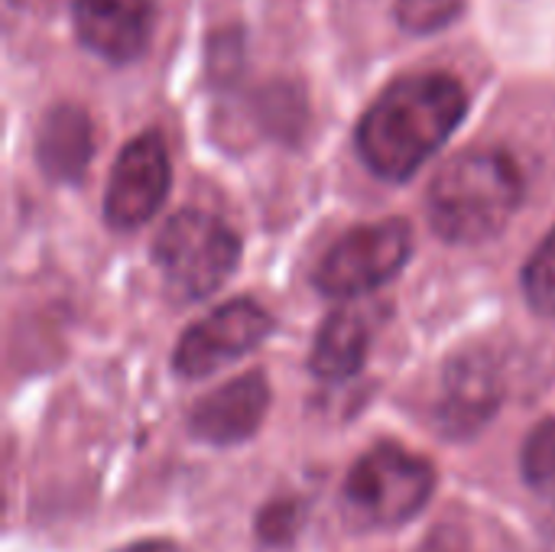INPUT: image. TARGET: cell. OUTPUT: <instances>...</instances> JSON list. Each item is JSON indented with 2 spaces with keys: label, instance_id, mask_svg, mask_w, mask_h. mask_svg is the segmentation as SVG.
<instances>
[{
  "label": "cell",
  "instance_id": "e0dca14e",
  "mask_svg": "<svg viewBox=\"0 0 555 552\" xmlns=\"http://www.w3.org/2000/svg\"><path fill=\"white\" fill-rule=\"evenodd\" d=\"M420 552H472L468 550V543H465V537L459 534V530H436Z\"/></svg>",
  "mask_w": 555,
  "mask_h": 552
},
{
  "label": "cell",
  "instance_id": "5bb4252c",
  "mask_svg": "<svg viewBox=\"0 0 555 552\" xmlns=\"http://www.w3.org/2000/svg\"><path fill=\"white\" fill-rule=\"evenodd\" d=\"M520 465H524V478L530 482V488L555 498V416L530 433Z\"/></svg>",
  "mask_w": 555,
  "mask_h": 552
},
{
  "label": "cell",
  "instance_id": "2e32d148",
  "mask_svg": "<svg viewBox=\"0 0 555 552\" xmlns=\"http://www.w3.org/2000/svg\"><path fill=\"white\" fill-rule=\"evenodd\" d=\"M302 524V508L296 501H273L257 517V537L263 543H286Z\"/></svg>",
  "mask_w": 555,
  "mask_h": 552
},
{
  "label": "cell",
  "instance_id": "8fae6325",
  "mask_svg": "<svg viewBox=\"0 0 555 552\" xmlns=\"http://www.w3.org/2000/svg\"><path fill=\"white\" fill-rule=\"evenodd\" d=\"M367 348H371L367 319L354 309H335L315 335L309 368L322 381H345L358 374V368L367 358Z\"/></svg>",
  "mask_w": 555,
  "mask_h": 552
},
{
  "label": "cell",
  "instance_id": "4fadbf2b",
  "mask_svg": "<svg viewBox=\"0 0 555 552\" xmlns=\"http://www.w3.org/2000/svg\"><path fill=\"white\" fill-rule=\"evenodd\" d=\"M524 293L540 316H555V228L524 267Z\"/></svg>",
  "mask_w": 555,
  "mask_h": 552
},
{
  "label": "cell",
  "instance_id": "6da1fadb",
  "mask_svg": "<svg viewBox=\"0 0 555 552\" xmlns=\"http://www.w3.org/2000/svg\"><path fill=\"white\" fill-rule=\"evenodd\" d=\"M465 111L468 91L455 75H400L361 114L354 133L358 153L374 176L403 182L455 133Z\"/></svg>",
  "mask_w": 555,
  "mask_h": 552
},
{
  "label": "cell",
  "instance_id": "ac0fdd59",
  "mask_svg": "<svg viewBox=\"0 0 555 552\" xmlns=\"http://www.w3.org/2000/svg\"><path fill=\"white\" fill-rule=\"evenodd\" d=\"M117 552H185L182 547L169 543V540H140V543H130V547H120Z\"/></svg>",
  "mask_w": 555,
  "mask_h": 552
},
{
  "label": "cell",
  "instance_id": "52a82bcc",
  "mask_svg": "<svg viewBox=\"0 0 555 552\" xmlns=\"http://www.w3.org/2000/svg\"><path fill=\"white\" fill-rule=\"evenodd\" d=\"M273 332V319L254 299H234L218 306L208 319L195 322L176 345L172 368L182 377H208L218 368L250 355Z\"/></svg>",
  "mask_w": 555,
  "mask_h": 552
},
{
  "label": "cell",
  "instance_id": "277c9868",
  "mask_svg": "<svg viewBox=\"0 0 555 552\" xmlns=\"http://www.w3.org/2000/svg\"><path fill=\"white\" fill-rule=\"evenodd\" d=\"M436 491V468L429 459L403 446H377L354 462L345 482L351 514L367 527L410 524Z\"/></svg>",
  "mask_w": 555,
  "mask_h": 552
},
{
  "label": "cell",
  "instance_id": "9a60e30c",
  "mask_svg": "<svg viewBox=\"0 0 555 552\" xmlns=\"http://www.w3.org/2000/svg\"><path fill=\"white\" fill-rule=\"evenodd\" d=\"M465 3L468 0H397L393 13H397V23L406 33L429 36V33H439V29L452 26L462 16Z\"/></svg>",
  "mask_w": 555,
  "mask_h": 552
},
{
  "label": "cell",
  "instance_id": "30bf717a",
  "mask_svg": "<svg viewBox=\"0 0 555 552\" xmlns=\"http://www.w3.org/2000/svg\"><path fill=\"white\" fill-rule=\"evenodd\" d=\"M94 153L91 117L81 104L59 101L46 107L36 127V163L52 182H81Z\"/></svg>",
  "mask_w": 555,
  "mask_h": 552
},
{
  "label": "cell",
  "instance_id": "3957f363",
  "mask_svg": "<svg viewBox=\"0 0 555 552\" xmlns=\"http://www.w3.org/2000/svg\"><path fill=\"white\" fill-rule=\"evenodd\" d=\"M237 257V234L221 218L195 208L172 215L153 244V260L166 290L185 303L211 296L234 273Z\"/></svg>",
  "mask_w": 555,
  "mask_h": 552
},
{
  "label": "cell",
  "instance_id": "8992f818",
  "mask_svg": "<svg viewBox=\"0 0 555 552\" xmlns=\"http://www.w3.org/2000/svg\"><path fill=\"white\" fill-rule=\"evenodd\" d=\"M172 185V163L166 140L156 130L137 133L114 159L107 192H104V218L114 231H133L146 224L166 202Z\"/></svg>",
  "mask_w": 555,
  "mask_h": 552
},
{
  "label": "cell",
  "instance_id": "9c48e42d",
  "mask_svg": "<svg viewBox=\"0 0 555 552\" xmlns=\"http://www.w3.org/2000/svg\"><path fill=\"white\" fill-rule=\"evenodd\" d=\"M270 407V384L260 371H250L244 377H234L231 384L218 387L211 397H205L192 416V436L211 446H237L250 439Z\"/></svg>",
  "mask_w": 555,
  "mask_h": 552
},
{
  "label": "cell",
  "instance_id": "5b68a950",
  "mask_svg": "<svg viewBox=\"0 0 555 552\" xmlns=\"http://www.w3.org/2000/svg\"><path fill=\"white\" fill-rule=\"evenodd\" d=\"M413 254V228L403 218L351 228L341 234L315 270L319 293L332 299L364 296L393 280Z\"/></svg>",
  "mask_w": 555,
  "mask_h": 552
},
{
  "label": "cell",
  "instance_id": "7c38bea8",
  "mask_svg": "<svg viewBox=\"0 0 555 552\" xmlns=\"http://www.w3.org/2000/svg\"><path fill=\"white\" fill-rule=\"evenodd\" d=\"M498 397L501 394H498L491 364H478L475 358H468L465 364H455L449 371L446 403H442L446 426H452V433H459V436L472 433L498 410Z\"/></svg>",
  "mask_w": 555,
  "mask_h": 552
},
{
  "label": "cell",
  "instance_id": "7a4b0ae2",
  "mask_svg": "<svg viewBox=\"0 0 555 552\" xmlns=\"http://www.w3.org/2000/svg\"><path fill=\"white\" fill-rule=\"evenodd\" d=\"M524 202V172L504 150L452 156L433 179L426 208L433 231L449 244L498 238Z\"/></svg>",
  "mask_w": 555,
  "mask_h": 552
},
{
  "label": "cell",
  "instance_id": "ba28073f",
  "mask_svg": "<svg viewBox=\"0 0 555 552\" xmlns=\"http://www.w3.org/2000/svg\"><path fill=\"white\" fill-rule=\"evenodd\" d=\"M72 26L88 52L127 65L156 33V0H72Z\"/></svg>",
  "mask_w": 555,
  "mask_h": 552
}]
</instances>
